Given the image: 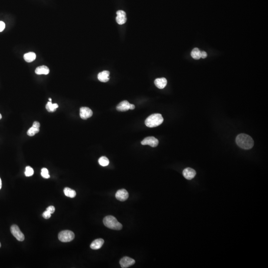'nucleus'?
<instances>
[{
    "instance_id": "nucleus-1",
    "label": "nucleus",
    "mask_w": 268,
    "mask_h": 268,
    "mask_svg": "<svg viewBox=\"0 0 268 268\" xmlns=\"http://www.w3.org/2000/svg\"><path fill=\"white\" fill-rule=\"evenodd\" d=\"M237 146L241 149H250L254 146V140L251 137L245 134H240L236 138Z\"/></svg>"
},
{
    "instance_id": "nucleus-2",
    "label": "nucleus",
    "mask_w": 268,
    "mask_h": 268,
    "mask_svg": "<svg viewBox=\"0 0 268 268\" xmlns=\"http://www.w3.org/2000/svg\"><path fill=\"white\" fill-rule=\"evenodd\" d=\"M163 122V118L160 114H153L146 118L145 120V124L148 127L153 128L159 126Z\"/></svg>"
},
{
    "instance_id": "nucleus-3",
    "label": "nucleus",
    "mask_w": 268,
    "mask_h": 268,
    "mask_svg": "<svg viewBox=\"0 0 268 268\" xmlns=\"http://www.w3.org/2000/svg\"><path fill=\"white\" fill-rule=\"evenodd\" d=\"M103 223L105 226L111 229L119 230L122 228L123 226L116 218L112 216H108L104 218Z\"/></svg>"
},
{
    "instance_id": "nucleus-4",
    "label": "nucleus",
    "mask_w": 268,
    "mask_h": 268,
    "mask_svg": "<svg viewBox=\"0 0 268 268\" xmlns=\"http://www.w3.org/2000/svg\"><path fill=\"white\" fill-rule=\"evenodd\" d=\"M75 238V234L72 231L68 230H63L59 233L58 238L63 242H68L72 241Z\"/></svg>"
},
{
    "instance_id": "nucleus-5",
    "label": "nucleus",
    "mask_w": 268,
    "mask_h": 268,
    "mask_svg": "<svg viewBox=\"0 0 268 268\" xmlns=\"http://www.w3.org/2000/svg\"><path fill=\"white\" fill-rule=\"evenodd\" d=\"M11 231L13 236L20 241H23L24 240V234L21 233L20 228L17 225H13L11 227Z\"/></svg>"
},
{
    "instance_id": "nucleus-6",
    "label": "nucleus",
    "mask_w": 268,
    "mask_h": 268,
    "mask_svg": "<svg viewBox=\"0 0 268 268\" xmlns=\"http://www.w3.org/2000/svg\"><path fill=\"white\" fill-rule=\"evenodd\" d=\"M135 106L130 104L128 101L124 100L121 102L116 107V109L118 111L124 112L128 111L129 109L133 110L135 109Z\"/></svg>"
},
{
    "instance_id": "nucleus-7",
    "label": "nucleus",
    "mask_w": 268,
    "mask_h": 268,
    "mask_svg": "<svg viewBox=\"0 0 268 268\" xmlns=\"http://www.w3.org/2000/svg\"><path fill=\"white\" fill-rule=\"evenodd\" d=\"M159 140L153 137H148L141 142L142 145H149L152 147H156L159 145Z\"/></svg>"
},
{
    "instance_id": "nucleus-8",
    "label": "nucleus",
    "mask_w": 268,
    "mask_h": 268,
    "mask_svg": "<svg viewBox=\"0 0 268 268\" xmlns=\"http://www.w3.org/2000/svg\"><path fill=\"white\" fill-rule=\"evenodd\" d=\"M119 263L122 268H127L133 265L135 263V261L130 257H124L120 260Z\"/></svg>"
},
{
    "instance_id": "nucleus-9",
    "label": "nucleus",
    "mask_w": 268,
    "mask_h": 268,
    "mask_svg": "<svg viewBox=\"0 0 268 268\" xmlns=\"http://www.w3.org/2000/svg\"><path fill=\"white\" fill-rule=\"evenodd\" d=\"M93 112L90 108L87 107H82L80 108V117L82 119H88L92 116Z\"/></svg>"
},
{
    "instance_id": "nucleus-10",
    "label": "nucleus",
    "mask_w": 268,
    "mask_h": 268,
    "mask_svg": "<svg viewBox=\"0 0 268 268\" xmlns=\"http://www.w3.org/2000/svg\"><path fill=\"white\" fill-rule=\"evenodd\" d=\"M115 197L120 201H125L129 197V193L126 190L122 189L117 191L115 195Z\"/></svg>"
},
{
    "instance_id": "nucleus-11",
    "label": "nucleus",
    "mask_w": 268,
    "mask_h": 268,
    "mask_svg": "<svg viewBox=\"0 0 268 268\" xmlns=\"http://www.w3.org/2000/svg\"><path fill=\"white\" fill-rule=\"evenodd\" d=\"M183 175L186 179L191 180L196 176V172L194 169L191 168H186L183 171Z\"/></svg>"
},
{
    "instance_id": "nucleus-12",
    "label": "nucleus",
    "mask_w": 268,
    "mask_h": 268,
    "mask_svg": "<svg viewBox=\"0 0 268 268\" xmlns=\"http://www.w3.org/2000/svg\"><path fill=\"white\" fill-rule=\"evenodd\" d=\"M116 21L119 24H123L126 22V14L125 11L119 10L117 11Z\"/></svg>"
},
{
    "instance_id": "nucleus-13",
    "label": "nucleus",
    "mask_w": 268,
    "mask_h": 268,
    "mask_svg": "<svg viewBox=\"0 0 268 268\" xmlns=\"http://www.w3.org/2000/svg\"><path fill=\"white\" fill-rule=\"evenodd\" d=\"M168 83V81L165 78L156 79L155 81V84L158 88L159 89H163L166 87Z\"/></svg>"
},
{
    "instance_id": "nucleus-14",
    "label": "nucleus",
    "mask_w": 268,
    "mask_h": 268,
    "mask_svg": "<svg viewBox=\"0 0 268 268\" xmlns=\"http://www.w3.org/2000/svg\"><path fill=\"white\" fill-rule=\"evenodd\" d=\"M104 241L101 238H99L94 240L90 245L91 248L93 250L99 249L102 247L103 244H104Z\"/></svg>"
},
{
    "instance_id": "nucleus-15",
    "label": "nucleus",
    "mask_w": 268,
    "mask_h": 268,
    "mask_svg": "<svg viewBox=\"0 0 268 268\" xmlns=\"http://www.w3.org/2000/svg\"><path fill=\"white\" fill-rule=\"evenodd\" d=\"M109 75L110 72L107 71H104L101 72H99L98 74V80L101 82H107L109 80Z\"/></svg>"
},
{
    "instance_id": "nucleus-16",
    "label": "nucleus",
    "mask_w": 268,
    "mask_h": 268,
    "mask_svg": "<svg viewBox=\"0 0 268 268\" xmlns=\"http://www.w3.org/2000/svg\"><path fill=\"white\" fill-rule=\"evenodd\" d=\"M49 69L46 66H41L36 69L35 72L37 75H48L49 73Z\"/></svg>"
},
{
    "instance_id": "nucleus-17",
    "label": "nucleus",
    "mask_w": 268,
    "mask_h": 268,
    "mask_svg": "<svg viewBox=\"0 0 268 268\" xmlns=\"http://www.w3.org/2000/svg\"><path fill=\"white\" fill-rule=\"evenodd\" d=\"M24 59L28 63L32 62L36 59V54L34 52H29L24 54Z\"/></svg>"
},
{
    "instance_id": "nucleus-18",
    "label": "nucleus",
    "mask_w": 268,
    "mask_h": 268,
    "mask_svg": "<svg viewBox=\"0 0 268 268\" xmlns=\"http://www.w3.org/2000/svg\"><path fill=\"white\" fill-rule=\"evenodd\" d=\"M64 193L66 196L71 198L75 197V196H76V192L75 191L69 188L66 187L64 189Z\"/></svg>"
},
{
    "instance_id": "nucleus-19",
    "label": "nucleus",
    "mask_w": 268,
    "mask_h": 268,
    "mask_svg": "<svg viewBox=\"0 0 268 268\" xmlns=\"http://www.w3.org/2000/svg\"><path fill=\"white\" fill-rule=\"evenodd\" d=\"M58 105L56 103H52L51 101H49L46 105V108L50 112H55L56 109L58 108Z\"/></svg>"
},
{
    "instance_id": "nucleus-20",
    "label": "nucleus",
    "mask_w": 268,
    "mask_h": 268,
    "mask_svg": "<svg viewBox=\"0 0 268 268\" xmlns=\"http://www.w3.org/2000/svg\"><path fill=\"white\" fill-rule=\"evenodd\" d=\"M201 51L198 48L193 49V50L192 51L191 56L193 59L196 60H198L201 58Z\"/></svg>"
},
{
    "instance_id": "nucleus-21",
    "label": "nucleus",
    "mask_w": 268,
    "mask_h": 268,
    "mask_svg": "<svg viewBox=\"0 0 268 268\" xmlns=\"http://www.w3.org/2000/svg\"><path fill=\"white\" fill-rule=\"evenodd\" d=\"M98 163L101 166H107L109 163V159L105 156H101L98 159Z\"/></svg>"
},
{
    "instance_id": "nucleus-22",
    "label": "nucleus",
    "mask_w": 268,
    "mask_h": 268,
    "mask_svg": "<svg viewBox=\"0 0 268 268\" xmlns=\"http://www.w3.org/2000/svg\"><path fill=\"white\" fill-rule=\"evenodd\" d=\"M39 132V128H35L34 127L32 126L31 128L29 129L27 134L29 136H33Z\"/></svg>"
},
{
    "instance_id": "nucleus-23",
    "label": "nucleus",
    "mask_w": 268,
    "mask_h": 268,
    "mask_svg": "<svg viewBox=\"0 0 268 268\" xmlns=\"http://www.w3.org/2000/svg\"><path fill=\"white\" fill-rule=\"evenodd\" d=\"M34 173V170L30 166H27L26 168V171L24 172L25 175L27 177H29L33 175Z\"/></svg>"
},
{
    "instance_id": "nucleus-24",
    "label": "nucleus",
    "mask_w": 268,
    "mask_h": 268,
    "mask_svg": "<svg viewBox=\"0 0 268 268\" xmlns=\"http://www.w3.org/2000/svg\"><path fill=\"white\" fill-rule=\"evenodd\" d=\"M41 175L44 178L48 179L50 177L49 174L48 170L46 168H43L41 169Z\"/></svg>"
},
{
    "instance_id": "nucleus-25",
    "label": "nucleus",
    "mask_w": 268,
    "mask_h": 268,
    "mask_svg": "<svg viewBox=\"0 0 268 268\" xmlns=\"http://www.w3.org/2000/svg\"><path fill=\"white\" fill-rule=\"evenodd\" d=\"M42 216L43 217H44V218L48 219V218L51 217V214L46 210V211H44V213H43Z\"/></svg>"
},
{
    "instance_id": "nucleus-26",
    "label": "nucleus",
    "mask_w": 268,
    "mask_h": 268,
    "mask_svg": "<svg viewBox=\"0 0 268 268\" xmlns=\"http://www.w3.org/2000/svg\"><path fill=\"white\" fill-rule=\"evenodd\" d=\"M46 210L52 214H53L54 213V211H55V208L54 206H50L47 208Z\"/></svg>"
},
{
    "instance_id": "nucleus-27",
    "label": "nucleus",
    "mask_w": 268,
    "mask_h": 268,
    "mask_svg": "<svg viewBox=\"0 0 268 268\" xmlns=\"http://www.w3.org/2000/svg\"><path fill=\"white\" fill-rule=\"evenodd\" d=\"M5 26V23L3 21H0V32L4 30Z\"/></svg>"
},
{
    "instance_id": "nucleus-28",
    "label": "nucleus",
    "mask_w": 268,
    "mask_h": 268,
    "mask_svg": "<svg viewBox=\"0 0 268 268\" xmlns=\"http://www.w3.org/2000/svg\"><path fill=\"white\" fill-rule=\"evenodd\" d=\"M207 57V53L205 52V51H201V58L203 59L206 58Z\"/></svg>"
},
{
    "instance_id": "nucleus-29",
    "label": "nucleus",
    "mask_w": 268,
    "mask_h": 268,
    "mask_svg": "<svg viewBox=\"0 0 268 268\" xmlns=\"http://www.w3.org/2000/svg\"><path fill=\"white\" fill-rule=\"evenodd\" d=\"M32 126L34 127L35 128H39L40 126V123L39 122L35 121V122H34V123H33Z\"/></svg>"
},
{
    "instance_id": "nucleus-30",
    "label": "nucleus",
    "mask_w": 268,
    "mask_h": 268,
    "mask_svg": "<svg viewBox=\"0 0 268 268\" xmlns=\"http://www.w3.org/2000/svg\"><path fill=\"white\" fill-rule=\"evenodd\" d=\"M2 185V183L1 179V178H0V189H1Z\"/></svg>"
},
{
    "instance_id": "nucleus-31",
    "label": "nucleus",
    "mask_w": 268,
    "mask_h": 268,
    "mask_svg": "<svg viewBox=\"0 0 268 268\" xmlns=\"http://www.w3.org/2000/svg\"><path fill=\"white\" fill-rule=\"evenodd\" d=\"M2 118V116L1 114H0V119H1Z\"/></svg>"
},
{
    "instance_id": "nucleus-32",
    "label": "nucleus",
    "mask_w": 268,
    "mask_h": 268,
    "mask_svg": "<svg viewBox=\"0 0 268 268\" xmlns=\"http://www.w3.org/2000/svg\"><path fill=\"white\" fill-rule=\"evenodd\" d=\"M49 100L50 101H52V99H51V98H49Z\"/></svg>"
},
{
    "instance_id": "nucleus-33",
    "label": "nucleus",
    "mask_w": 268,
    "mask_h": 268,
    "mask_svg": "<svg viewBox=\"0 0 268 268\" xmlns=\"http://www.w3.org/2000/svg\"><path fill=\"white\" fill-rule=\"evenodd\" d=\"M1 246V243H0V247Z\"/></svg>"
}]
</instances>
